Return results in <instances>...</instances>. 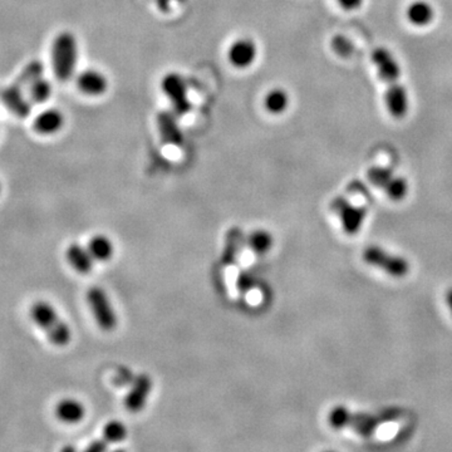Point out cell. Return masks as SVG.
<instances>
[{
    "label": "cell",
    "mask_w": 452,
    "mask_h": 452,
    "mask_svg": "<svg viewBox=\"0 0 452 452\" xmlns=\"http://www.w3.org/2000/svg\"><path fill=\"white\" fill-rule=\"evenodd\" d=\"M35 324L42 328L49 341L57 347H66L70 342L72 332L68 324L58 315L56 309L46 302H37L30 309Z\"/></svg>",
    "instance_id": "cell-1"
},
{
    "label": "cell",
    "mask_w": 452,
    "mask_h": 452,
    "mask_svg": "<svg viewBox=\"0 0 452 452\" xmlns=\"http://www.w3.org/2000/svg\"><path fill=\"white\" fill-rule=\"evenodd\" d=\"M78 59V44L75 35L62 32L52 46V66L58 81L67 82L75 75Z\"/></svg>",
    "instance_id": "cell-2"
},
{
    "label": "cell",
    "mask_w": 452,
    "mask_h": 452,
    "mask_svg": "<svg viewBox=\"0 0 452 452\" xmlns=\"http://www.w3.org/2000/svg\"><path fill=\"white\" fill-rule=\"evenodd\" d=\"M87 303L101 329L110 332L116 328L117 315L104 289L98 286L90 288L87 292Z\"/></svg>",
    "instance_id": "cell-3"
},
{
    "label": "cell",
    "mask_w": 452,
    "mask_h": 452,
    "mask_svg": "<svg viewBox=\"0 0 452 452\" xmlns=\"http://www.w3.org/2000/svg\"><path fill=\"white\" fill-rule=\"evenodd\" d=\"M161 88L166 95V97L170 99L173 111L177 116H184L191 110L188 96V84L185 82L184 77H181L179 73H168L164 77L161 82Z\"/></svg>",
    "instance_id": "cell-4"
},
{
    "label": "cell",
    "mask_w": 452,
    "mask_h": 452,
    "mask_svg": "<svg viewBox=\"0 0 452 452\" xmlns=\"http://www.w3.org/2000/svg\"><path fill=\"white\" fill-rule=\"evenodd\" d=\"M363 257L369 264L381 268L386 273H389L390 275L396 277V278L404 277L410 271V265L404 257L390 255L383 249L377 248V246L369 248L367 250L364 251Z\"/></svg>",
    "instance_id": "cell-5"
},
{
    "label": "cell",
    "mask_w": 452,
    "mask_h": 452,
    "mask_svg": "<svg viewBox=\"0 0 452 452\" xmlns=\"http://www.w3.org/2000/svg\"><path fill=\"white\" fill-rule=\"evenodd\" d=\"M257 57V46L250 38H239L228 50V59L237 70L249 68Z\"/></svg>",
    "instance_id": "cell-6"
},
{
    "label": "cell",
    "mask_w": 452,
    "mask_h": 452,
    "mask_svg": "<svg viewBox=\"0 0 452 452\" xmlns=\"http://www.w3.org/2000/svg\"><path fill=\"white\" fill-rule=\"evenodd\" d=\"M372 62L376 66L378 76L387 83L397 82L401 77V66L390 49L378 47L372 52Z\"/></svg>",
    "instance_id": "cell-7"
},
{
    "label": "cell",
    "mask_w": 452,
    "mask_h": 452,
    "mask_svg": "<svg viewBox=\"0 0 452 452\" xmlns=\"http://www.w3.org/2000/svg\"><path fill=\"white\" fill-rule=\"evenodd\" d=\"M153 390V378L142 373L133 381L132 387L125 398L127 410L132 413H137L146 406L147 398Z\"/></svg>",
    "instance_id": "cell-8"
},
{
    "label": "cell",
    "mask_w": 452,
    "mask_h": 452,
    "mask_svg": "<svg viewBox=\"0 0 452 452\" xmlns=\"http://www.w3.org/2000/svg\"><path fill=\"white\" fill-rule=\"evenodd\" d=\"M384 102L387 111L395 119H404L410 110V97L404 84L393 82L390 83L384 95Z\"/></svg>",
    "instance_id": "cell-9"
},
{
    "label": "cell",
    "mask_w": 452,
    "mask_h": 452,
    "mask_svg": "<svg viewBox=\"0 0 452 452\" xmlns=\"http://www.w3.org/2000/svg\"><path fill=\"white\" fill-rule=\"evenodd\" d=\"M332 209L341 216L343 228L348 234H355L361 228L366 210L352 206L344 199H335L332 204Z\"/></svg>",
    "instance_id": "cell-10"
},
{
    "label": "cell",
    "mask_w": 452,
    "mask_h": 452,
    "mask_svg": "<svg viewBox=\"0 0 452 452\" xmlns=\"http://www.w3.org/2000/svg\"><path fill=\"white\" fill-rule=\"evenodd\" d=\"M77 87L84 95L98 97L105 95L108 90L107 77L97 70H86L77 77Z\"/></svg>",
    "instance_id": "cell-11"
},
{
    "label": "cell",
    "mask_w": 452,
    "mask_h": 452,
    "mask_svg": "<svg viewBox=\"0 0 452 452\" xmlns=\"http://www.w3.org/2000/svg\"><path fill=\"white\" fill-rule=\"evenodd\" d=\"M0 98L3 104L7 106L8 110L14 113L15 116L24 119L30 113L32 106L30 102L23 96V87L21 84L15 82L14 84L9 86L0 93Z\"/></svg>",
    "instance_id": "cell-12"
},
{
    "label": "cell",
    "mask_w": 452,
    "mask_h": 452,
    "mask_svg": "<svg viewBox=\"0 0 452 452\" xmlns=\"http://www.w3.org/2000/svg\"><path fill=\"white\" fill-rule=\"evenodd\" d=\"M246 244V237L244 235L243 230L237 226H233L228 230L225 235L223 257L222 262L225 266H233L237 262V257L243 250V246Z\"/></svg>",
    "instance_id": "cell-13"
},
{
    "label": "cell",
    "mask_w": 452,
    "mask_h": 452,
    "mask_svg": "<svg viewBox=\"0 0 452 452\" xmlns=\"http://www.w3.org/2000/svg\"><path fill=\"white\" fill-rule=\"evenodd\" d=\"M126 436H127V429L125 424L119 421H111L106 424L102 432V438L90 442L86 450L90 452L105 451L108 445L124 441Z\"/></svg>",
    "instance_id": "cell-14"
},
{
    "label": "cell",
    "mask_w": 452,
    "mask_h": 452,
    "mask_svg": "<svg viewBox=\"0 0 452 452\" xmlns=\"http://www.w3.org/2000/svg\"><path fill=\"white\" fill-rule=\"evenodd\" d=\"M177 115L174 111H164L157 116V126L161 139L168 145L179 146L184 141V136L177 124Z\"/></svg>",
    "instance_id": "cell-15"
},
{
    "label": "cell",
    "mask_w": 452,
    "mask_h": 452,
    "mask_svg": "<svg viewBox=\"0 0 452 452\" xmlns=\"http://www.w3.org/2000/svg\"><path fill=\"white\" fill-rule=\"evenodd\" d=\"M35 132L49 136L59 132L64 126V116L56 108H49L39 113L35 119Z\"/></svg>",
    "instance_id": "cell-16"
},
{
    "label": "cell",
    "mask_w": 452,
    "mask_h": 452,
    "mask_svg": "<svg viewBox=\"0 0 452 452\" xmlns=\"http://www.w3.org/2000/svg\"><path fill=\"white\" fill-rule=\"evenodd\" d=\"M66 257L70 266L79 274H88L93 268L95 259L90 250L79 244H70L66 250Z\"/></svg>",
    "instance_id": "cell-17"
},
{
    "label": "cell",
    "mask_w": 452,
    "mask_h": 452,
    "mask_svg": "<svg viewBox=\"0 0 452 452\" xmlns=\"http://www.w3.org/2000/svg\"><path fill=\"white\" fill-rule=\"evenodd\" d=\"M86 415L83 404L73 398H64L56 406V416L64 424H78Z\"/></svg>",
    "instance_id": "cell-18"
},
{
    "label": "cell",
    "mask_w": 452,
    "mask_h": 452,
    "mask_svg": "<svg viewBox=\"0 0 452 452\" xmlns=\"http://www.w3.org/2000/svg\"><path fill=\"white\" fill-rule=\"evenodd\" d=\"M406 15L411 24L416 27H426L433 21L435 10L430 3L424 0H416L409 6Z\"/></svg>",
    "instance_id": "cell-19"
},
{
    "label": "cell",
    "mask_w": 452,
    "mask_h": 452,
    "mask_svg": "<svg viewBox=\"0 0 452 452\" xmlns=\"http://www.w3.org/2000/svg\"><path fill=\"white\" fill-rule=\"evenodd\" d=\"M289 95L283 88H273L266 93L264 107L271 115H282L289 107Z\"/></svg>",
    "instance_id": "cell-20"
},
{
    "label": "cell",
    "mask_w": 452,
    "mask_h": 452,
    "mask_svg": "<svg viewBox=\"0 0 452 452\" xmlns=\"http://www.w3.org/2000/svg\"><path fill=\"white\" fill-rule=\"evenodd\" d=\"M87 249L90 250L93 259L99 262H107L113 255V244L105 235H96L92 237Z\"/></svg>",
    "instance_id": "cell-21"
},
{
    "label": "cell",
    "mask_w": 452,
    "mask_h": 452,
    "mask_svg": "<svg viewBox=\"0 0 452 452\" xmlns=\"http://www.w3.org/2000/svg\"><path fill=\"white\" fill-rule=\"evenodd\" d=\"M246 245L257 255H263L271 250L273 246V237L266 230H254L246 237Z\"/></svg>",
    "instance_id": "cell-22"
},
{
    "label": "cell",
    "mask_w": 452,
    "mask_h": 452,
    "mask_svg": "<svg viewBox=\"0 0 452 452\" xmlns=\"http://www.w3.org/2000/svg\"><path fill=\"white\" fill-rule=\"evenodd\" d=\"M380 424V420L372 416H367V415H351L347 412L346 416V421H344V426H352L355 431L361 433L363 436H369L372 433V431L377 427V424Z\"/></svg>",
    "instance_id": "cell-23"
},
{
    "label": "cell",
    "mask_w": 452,
    "mask_h": 452,
    "mask_svg": "<svg viewBox=\"0 0 452 452\" xmlns=\"http://www.w3.org/2000/svg\"><path fill=\"white\" fill-rule=\"evenodd\" d=\"M52 90H53V87L48 79L39 77L38 79H35V82L29 84L30 99L35 104H44L52 96Z\"/></svg>",
    "instance_id": "cell-24"
},
{
    "label": "cell",
    "mask_w": 452,
    "mask_h": 452,
    "mask_svg": "<svg viewBox=\"0 0 452 452\" xmlns=\"http://www.w3.org/2000/svg\"><path fill=\"white\" fill-rule=\"evenodd\" d=\"M43 70H44V66L42 62L32 61L24 70H21V76L18 77L15 82L21 84V87L29 86L32 82H35V79L43 76Z\"/></svg>",
    "instance_id": "cell-25"
},
{
    "label": "cell",
    "mask_w": 452,
    "mask_h": 452,
    "mask_svg": "<svg viewBox=\"0 0 452 452\" xmlns=\"http://www.w3.org/2000/svg\"><path fill=\"white\" fill-rule=\"evenodd\" d=\"M386 191V194L390 196L391 199L393 200H401L404 199L407 191H409V184L407 181L404 180V177H397L393 176L392 180L387 184V186L383 188Z\"/></svg>",
    "instance_id": "cell-26"
},
{
    "label": "cell",
    "mask_w": 452,
    "mask_h": 452,
    "mask_svg": "<svg viewBox=\"0 0 452 452\" xmlns=\"http://www.w3.org/2000/svg\"><path fill=\"white\" fill-rule=\"evenodd\" d=\"M369 180L376 185L377 188H384L387 186V184L392 180V177L395 176L393 173L391 171L390 168L386 167H372L369 168Z\"/></svg>",
    "instance_id": "cell-27"
},
{
    "label": "cell",
    "mask_w": 452,
    "mask_h": 452,
    "mask_svg": "<svg viewBox=\"0 0 452 452\" xmlns=\"http://www.w3.org/2000/svg\"><path fill=\"white\" fill-rule=\"evenodd\" d=\"M332 48L340 57H349L353 53V43L344 35H335L332 39Z\"/></svg>",
    "instance_id": "cell-28"
},
{
    "label": "cell",
    "mask_w": 452,
    "mask_h": 452,
    "mask_svg": "<svg viewBox=\"0 0 452 452\" xmlns=\"http://www.w3.org/2000/svg\"><path fill=\"white\" fill-rule=\"evenodd\" d=\"M364 0H337V3L346 10H355L362 7Z\"/></svg>",
    "instance_id": "cell-29"
},
{
    "label": "cell",
    "mask_w": 452,
    "mask_h": 452,
    "mask_svg": "<svg viewBox=\"0 0 452 452\" xmlns=\"http://www.w3.org/2000/svg\"><path fill=\"white\" fill-rule=\"evenodd\" d=\"M250 282L251 279L249 275L242 274V275L237 278V289L240 291V293L248 291L250 286H253V283H250Z\"/></svg>",
    "instance_id": "cell-30"
},
{
    "label": "cell",
    "mask_w": 452,
    "mask_h": 452,
    "mask_svg": "<svg viewBox=\"0 0 452 452\" xmlns=\"http://www.w3.org/2000/svg\"><path fill=\"white\" fill-rule=\"evenodd\" d=\"M447 303H449V306H450L452 311V289H450L447 293Z\"/></svg>",
    "instance_id": "cell-31"
},
{
    "label": "cell",
    "mask_w": 452,
    "mask_h": 452,
    "mask_svg": "<svg viewBox=\"0 0 452 452\" xmlns=\"http://www.w3.org/2000/svg\"><path fill=\"white\" fill-rule=\"evenodd\" d=\"M0 193H1V185H0Z\"/></svg>",
    "instance_id": "cell-32"
}]
</instances>
